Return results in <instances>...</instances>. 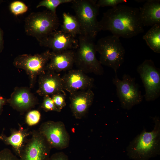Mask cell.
<instances>
[{"label": "cell", "instance_id": "1", "mask_svg": "<svg viewBox=\"0 0 160 160\" xmlns=\"http://www.w3.org/2000/svg\"><path fill=\"white\" fill-rule=\"evenodd\" d=\"M99 25L100 31H108L119 38H130L144 31L139 8L122 4L104 13Z\"/></svg>", "mask_w": 160, "mask_h": 160}, {"label": "cell", "instance_id": "2", "mask_svg": "<svg viewBox=\"0 0 160 160\" xmlns=\"http://www.w3.org/2000/svg\"><path fill=\"white\" fill-rule=\"evenodd\" d=\"M155 123L153 130L144 129L131 141L127 148L129 157L135 160H148L160 152V120L153 118Z\"/></svg>", "mask_w": 160, "mask_h": 160}, {"label": "cell", "instance_id": "3", "mask_svg": "<svg viewBox=\"0 0 160 160\" xmlns=\"http://www.w3.org/2000/svg\"><path fill=\"white\" fill-rule=\"evenodd\" d=\"M97 0H73L72 8L80 25L81 35L95 39L100 31L97 19L99 7Z\"/></svg>", "mask_w": 160, "mask_h": 160}, {"label": "cell", "instance_id": "4", "mask_svg": "<svg viewBox=\"0 0 160 160\" xmlns=\"http://www.w3.org/2000/svg\"><path fill=\"white\" fill-rule=\"evenodd\" d=\"M59 25L56 13L47 9L31 12L25 20L26 34L35 38L39 42L57 30Z\"/></svg>", "mask_w": 160, "mask_h": 160}, {"label": "cell", "instance_id": "5", "mask_svg": "<svg viewBox=\"0 0 160 160\" xmlns=\"http://www.w3.org/2000/svg\"><path fill=\"white\" fill-rule=\"evenodd\" d=\"M94 39L82 35H79L78 45L74 52V64L85 73L102 75L103 69L96 58L95 44Z\"/></svg>", "mask_w": 160, "mask_h": 160}, {"label": "cell", "instance_id": "6", "mask_svg": "<svg viewBox=\"0 0 160 160\" xmlns=\"http://www.w3.org/2000/svg\"><path fill=\"white\" fill-rule=\"evenodd\" d=\"M119 38L112 35L108 36L100 39L95 44L101 64L111 68L115 72L123 63L125 53Z\"/></svg>", "mask_w": 160, "mask_h": 160}, {"label": "cell", "instance_id": "7", "mask_svg": "<svg viewBox=\"0 0 160 160\" xmlns=\"http://www.w3.org/2000/svg\"><path fill=\"white\" fill-rule=\"evenodd\" d=\"M50 51L47 50L34 55L23 54L17 56L13 62L16 68L24 70L28 76L29 88H33L38 76L44 73L50 59Z\"/></svg>", "mask_w": 160, "mask_h": 160}, {"label": "cell", "instance_id": "8", "mask_svg": "<svg viewBox=\"0 0 160 160\" xmlns=\"http://www.w3.org/2000/svg\"><path fill=\"white\" fill-rule=\"evenodd\" d=\"M115 73L112 81L116 87L117 95L121 106L123 109L130 110L142 101L143 96L135 78L125 74L121 80L118 78L117 72Z\"/></svg>", "mask_w": 160, "mask_h": 160}, {"label": "cell", "instance_id": "9", "mask_svg": "<svg viewBox=\"0 0 160 160\" xmlns=\"http://www.w3.org/2000/svg\"><path fill=\"white\" fill-rule=\"evenodd\" d=\"M145 88L144 97L147 101H153L160 95V72L151 60L146 59L137 67Z\"/></svg>", "mask_w": 160, "mask_h": 160}, {"label": "cell", "instance_id": "10", "mask_svg": "<svg viewBox=\"0 0 160 160\" xmlns=\"http://www.w3.org/2000/svg\"><path fill=\"white\" fill-rule=\"evenodd\" d=\"M22 152L21 160H47L52 148L44 136L38 130L31 132Z\"/></svg>", "mask_w": 160, "mask_h": 160}, {"label": "cell", "instance_id": "11", "mask_svg": "<svg viewBox=\"0 0 160 160\" xmlns=\"http://www.w3.org/2000/svg\"><path fill=\"white\" fill-rule=\"evenodd\" d=\"M38 130L45 137L52 148L61 150L68 147L70 136L63 122L46 121L41 125Z\"/></svg>", "mask_w": 160, "mask_h": 160}, {"label": "cell", "instance_id": "12", "mask_svg": "<svg viewBox=\"0 0 160 160\" xmlns=\"http://www.w3.org/2000/svg\"><path fill=\"white\" fill-rule=\"evenodd\" d=\"M39 45L48 48L52 52H60L76 49L78 39L60 30H56L39 42Z\"/></svg>", "mask_w": 160, "mask_h": 160}, {"label": "cell", "instance_id": "13", "mask_svg": "<svg viewBox=\"0 0 160 160\" xmlns=\"http://www.w3.org/2000/svg\"><path fill=\"white\" fill-rule=\"evenodd\" d=\"M7 102L13 109L23 114L34 108L39 101L30 88L23 87H15Z\"/></svg>", "mask_w": 160, "mask_h": 160}, {"label": "cell", "instance_id": "14", "mask_svg": "<svg viewBox=\"0 0 160 160\" xmlns=\"http://www.w3.org/2000/svg\"><path fill=\"white\" fill-rule=\"evenodd\" d=\"M62 78L64 90L70 94L91 89L94 85L93 78L78 69L68 71Z\"/></svg>", "mask_w": 160, "mask_h": 160}, {"label": "cell", "instance_id": "15", "mask_svg": "<svg viewBox=\"0 0 160 160\" xmlns=\"http://www.w3.org/2000/svg\"><path fill=\"white\" fill-rule=\"evenodd\" d=\"M39 87L36 91L40 96L52 95L59 93H65L62 77L54 72L46 71L39 76Z\"/></svg>", "mask_w": 160, "mask_h": 160}, {"label": "cell", "instance_id": "16", "mask_svg": "<svg viewBox=\"0 0 160 160\" xmlns=\"http://www.w3.org/2000/svg\"><path fill=\"white\" fill-rule=\"evenodd\" d=\"M94 94L91 89L70 94V107L75 118L80 119L86 114L92 104Z\"/></svg>", "mask_w": 160, "mask_h": 160}, {"label": "cell", "instance_id": "17", "mask_svg": "<svg viewBox=\"0 0 160 160\" xmlns=\"http://www.w3.org/2000/svg\"><path fill=\"white\" fill-rule=\"evenodd\" d=\"M74 52L73 50L60 52L51 51L49 60L45 67L46 71L58 73L72 69L74 64Z\"/></svg>", "mask_w": 160, "mask_h": 160}, {"label": "cell", "instance_id": "18", "mask_svg": "<svg viewBox=\"0 0 160 160\" xmlns=\"http://www.w3.org/2000/svg\"><path fill=\"white\" fill-rule=\"evenodd\" d=\"M31 132L19 125L18 129L11 128L10 135L8 136L3 131L0 135V140L5 145L11 146L14 152L20 158Z\"/></svg>", "mask_w": 160, "mask_h": 160}, {"label": "cell", "instance_id": "19", "mask_svg": "<svg viewBox=\"0 0 160 160\" xmlns=\"http://www.w3.org/2000/svg\"><path fill=\"white\" fill-rule=\"evenodd\" d=\"M140 16L144 26L160 24V0H147L140 7Z\"/></svg>", "mask_w": 160, "mask_h": 160}, {"label": "cell", "instance_id": "20", "mask_svg": "<svg viewBox=\"0 0 160 160\" xmlns=\"http://www.w3.org/2000/svg\"><path fill=\"white\" fill-rule=\"evenodd\" d=\"M62 16L63 22L61 30L75 37L77 35H81L80 25L76 16L64 12Z\"/></svg>", "mask_w": 160, "mask_h": 160}, {"label": "cell", "instance_id": "21", "mask_svg": "<svg viewBox=\"0 0 160 160\" xmlns=\"http://www.w3.org/2000/svg\"><path fill=\"white\" fill-rule=\"evenodd\" d=\"M147 45L154 52L160 53V24H155L143 37Z\"/></svg>", "mask_w": 160, "mask_h": 160}, {"label": "cell", "instance_id": "22", "mask_svg": "<svg viewBox=\"0 0 160 160\" xmlns=\"http://www.w3.org/2000/svg\"><path fill=\"white\" fill-rule=\"evenodd\" d=\"M73 0H43L40 1L37 5L38 8L44 7L47 9L54 13H56V9L60 5L68 3H71Z\"/></svg>", "mask_w": 160, "mask_h": 160}, {"label": "cell", "instance_id": "23", "mask_svg": "<svg viewBox=\"0 0 160 160\" xmlns=\"http://www.w3.org/2000/svg\"><path fill=\"white\" fill-rule=\"evenodd\" d=\"M9 8L11 12L16 16L25 13L28 10V7L25 4L20 1L12 2L9 6Z\"/></svg>", "mask_w": 160, "mask_h": 160}, {"label": "cell", "instance_id": "24", "mask_svg": "<svg viewBox=\"0 0 160 160\" xmlns=\"http://www.w3.org/2000/svg\"><path fill=\"white\" fill-rule=\"evenodd\" d=\"M41 114L37 110H30L28 112L25 118L27 124L29 126H32L37 124L40 121Z\"/></svg>", "mask_w": 160, "mask_h": 160}, {"label": "cell", "instance_id": "25", "mask_svg": "<svg viewBox=\"0 0 160 160\" xmlns=\"http://www.w3.org/2000/svg\"><path fill=\"white\" fill-rule=\"evenodd\" d=\"M41 108L46 112L54 111L59 112L61 111L55 106L51 97L49 95L44 96Z\"/></svg>", "mask_w": 160, "mask_h": 160}, {"label": "cell", "instance_id": "26", "mask_svg": "<svg viewBox=\"0 0 160 160\" xmlns=\"http://www.w3.org/2000/svg\"><path fill=\"white\" fill-rule=\"evenodd\" d=\"M66 93H59L51 95V98L57 108L60 111L66 105Z\"/></svg>", "mask_w": 160, "mask_h": 160}, {"label": "cell", "instance_id": "27", "mask_svg": "<svg viewBox=\"0 0 160 160\" xmlns=\"http://www.w3.org/2000/svg\"><path fill=\"white\" fill-rule=\"evenodd\" d=\"M127 2L126 0H99L97 1V4L99 7H111L113 8Z\"/></svg>", "mask_w": 160, "mask_h": 160}, {"label": "cell", "instance_id": "28", "mask_svg": "<svg viewBox=\"0 0 160 160\" xmlns=\"http://www.w3.org/2000/svg\"><path fill=\"white\" fill-rule=\"evenodd\" d=\"M0 160H21L9 148H4L0 151Z\"/></svg>", "mask_w": 160, "mask_h": 160}, {"label": "cell", "instance_id": "29", "mask_svg": "<svg viewBox=\"0 0 160 160\" xmlns=\"http://www.w3.org/2000/svg\"><path fill=\"white\" fill-rule=\"evenodd\" d=\"M47 160H69L67 156L62 152L55 153L49 156Z\"/></svg>", "mask_w": 160, "mask_h": 160}, {"label": "cell", "instance_id": "30", "mask_svg": "<svg viewBox=\"0 0 160 160\" xmlns=\"http://www.w3.org/2000/svg\"><path fill=\"white\" fill-rule=\"evenodd\" d=\"M4 33L0 25V53L2 52L4 48Z\"/></svg>", "mask_w": 160, "mask_h": 160}, {"label": "cell", "instance_id": "31", "mask_svg": "<svg viewBox=\"0 0 160 160\" xmlns=\"http://www.w3.org/2000/svg\"><path fill=\"white\" fill-rule=\"evenodd\" d=\"M7 99L2 97L0 94V115L3 111L4 106L7 103Z\"/></svg>", "mask_w": 160, "mask_h": 160}, {"label": "cell", "instance_id": "32", "mask_svg": "<svg viewBox=\"0 0 160 160\" xmlns=\"http://www.w3.org/2000/svg\"><path fill=\"white\" fill-rule=\"evenodd\" d=\"M3 1H3V0H0V4L2 2H3Z\"/></svg>", "mask_w": 160, "mask_h": 160}]
</instances>
